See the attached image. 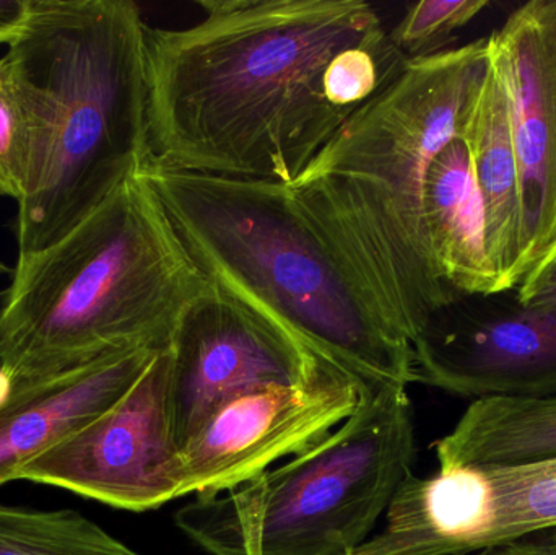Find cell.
<instances>
[{"mask_svg":"<svg viewBox=\"0 0 556 555\" xmlns=\"http://www.w3.org/2000/svg\"><path fill=\"white\" fill-rule=\"evenodd\" d=\"M368 390L327 371L306 383L269 384L230 398L179 452V497L231 491L274 463L301 455L342 426Z\"/></svg>","mask_w":556,"mask_h":555,"instance_id":"cell-8","label":"cell"},{"mask_svg":"<svg viewBox=\"0 0 556 555\" xmlns=\"http://www.w3.org/2000/svg\"><path fill=\"white\" fill-rule=\"evenodd\" d=\"M424 209L428 243L446 286L459 297L498 293V277L486 250L485 212L460 136L431 163Z\"/></svg>","mask_w":556,"mask_h":555,"instance_id":"cell-15","label":"cell"},{"mask_svg":"<svg viewBox=\"0 0 556 555\" xmlns=\"http://www.w3.org/2000/svg\"><path fill=\"white\" fill-rule=\"evenodd\" d=\"M539 540L544 541V543H547L548 546L554 547L556 551V528L554 530L545 531V533L538 534Z\"/></svg>","mask_w":556,"mask_h":555,"instance_id":"cell-23","label":"cell"},{"mask_svg":"<svg viewBox=\"0 0 556 555\" xmlns=\"http://www.w3.org/2000/svg\"><path fill=\"white\" fill-rule=\"evenodd\" d=\"M489 5V0H420L407 5L389 38L407 61L430 58L446 51L454 33Z\"/></svg>","mask_w":556,"mask_h":555,"instance_id":"cell-18","label":"cell"},{"mask_svg":"<svg viewBox=\"0 0 556 555\" xmlns=\"http://www.w3.org/2000/svg\"><path fill=\"white\" fill-rule=\"evenodd\" d=\"M414 459L407 388H375L326 439L240 488L198 495L175 524L212 555H353Z\"/></svg>","mask_w":556,"mask_h":555,"instance_id":"cell-6","label":"cell"},{"mask_svg":"<svg viewBox=\"0 0 556 555\" xmlns=\"http://www.w3.org/2000/svg\"><path fill=\"white\" fill-rule=\"evenodd\" d=\"M489 65V38L408 61L290 186L410 344L460 299L431 254L425 186L438 153L459 136Z\"/></svg>","mask_w":556,"mask_h":555,"instance_id":"cell-3","label":"cell"},{"mask_svg":"<svg viewBox=\"0 0 556 555\" xmlns=\"http://www.w3.org/2000/svg\"><path fill=\"white\" fill-rule=\"evenodd\" d=\"M168 357L169 427L178 452L230 398L333 371L212 283L179 321Z\"/></svg>","mask_w":556,"mask_h":555,"instance_id":"cell-10","label":"cell"},{"mask_svg":"<svg viewBox=\"0 0 556 555\" xmlns=\"http://www.w3.org/2000/svg\"><path fill=\"white\" fill-rule=\"evenodd\" d=\"M211 282L142 173L41 253L0 305V371L36 383L132 349L168 348Z\"/></svg>","mask_w":556,"mask_h":555,"instance_id":"cell-5","label":"cell"},{"mask_svg":"<svg viewBox=\"0 0 556 555\" xmlns=\"http://www.w3.org/2000/svg\"><path fill=\"white\" fill-rule=\"evenodd\" d=\"M502 75L519 173L518 280L556 240V0H531L489 36Z\"/></svg>","mask_w":556,"mask_h":555,"instance_id":"cell-11","label":"cell"},{"mask_svg":"<svg viewBox=\"0 0 556 555\" xmlns=\"http://www.w3.org/2000/svg\"><path fill=\"white\" fill-rule=\"evenodd\" d=\"M10 269L5 266V264L0 263V274H9Z\"/></svg>","mask_w":556,"mask_h":555,"instance_id":"cell-24","label":"cell"},{"mask_svg":"<svg viewBox=\"0 0 556 555\" xmlns=\"http://www.w3.org/2000/svg\"><path fill=\"white\" fill-rule=\"evenodd\" d=\"M440 466H516L556 459V398L472 401L437 443Z\"/></svg>","mask_w":556,"mask_h":555,"instance_id":"cell-16","label":"cell"},{"mask_svg":"<svg viewBox=\"0 0 556 555\" xmlns=\"http://www.w3.org/2000/svg\"><path fill=\"white\" fill-rule=\"evenodd\" d=\"M516 300L531 308H556V240L515 289Z\"/></svg>","mask_w":556,"mask_h":555,"instance_id":"cell-20","label":"cell"},{"mask_svg":"<svg viewBox=\"0 0 556 555\" xmlns=\"http://www.w3.org/2000/svg\"><path fill=\"white\" fill-rule=\"evenodd\" d=\"M417 380L469 400L556 398V308L460 297L412 342Z\"/></svg>","mask_w":556,"mask_h":555,"instance_id":"cell-9","label":"cell"},{"mask_svg":"<svg viewBox=\"0 0 556 555\" xmlns=\"http://www.w3.org/2000/svg\"><path fill=\"white\" fill-rule=\"evenodd\" d=\"M29 0H0V46L13 41L28 18Z\"/></svg>","mask_w":556,"mask_h":555,"instance_id":"cell-21","label":"cell"},{"mask_svg":"<svg viewBox=\"0 0 556 555\" xmlns=\"http://www.w3.org/2000/svg\"><path fill=\"white\" fill-rule=\"evenodd\" d=\"M205 279L327 370L369 390L417 380L408 339L293 189L142 169Z\"/></svg>","mask_w":556,"mask_h":555,"instance_id":"cell-2","label":"cell"},{"mask_svg":"<svg viewBox=\"0 0 556 555\" xmlns=\"http://www.w3.org/2000/svg\"><path fill=\"white\" fill-rule=\"evenodd\" d=\"M147 26V165L290 188L407 67L363 0H199Z\"/></svg>","mask_w":556,"mask_h":555,"instance_id":"cell-1","label":"cell"},{"mask_svg":"<svg viewBox=\"0 0 556 555\" xmlns=\"http://www.w3.org/2000/svg\"><path fill=\"white\" fill-rule=\"evenodd\" d=\"M479 555H556V551L544 541L539 540L538 537H534L503 544V546L483 551Z\"/></svg>","mask_w":556,"mask_h":555,"instance_id":"cell-22","label":"cell"},{"mask_svg":"<svg viewBox=\"0 0 556 555\" xmlns=\"http://www.w3.org/2000/svg\"><path fill=\"white\" fill-rule=\"evenodd\" d=\"M147 26L132 0H29L2 55L31 124L18 260L58 243L149 163Z\"/></svg>","mask_w":556,"mask_h":555,"instance_id":"cell-4","label":"cell"},{"mask_svg":"<svg viewBox=\"0 0 556 555\" xmlns=\"http://www.w3.org/2000/svg\"><path fill=\"white\" fill-rule=\"evenodd\" d=\"M503 546L502 502L490 466L412 472L386 512V525L353 555H466Z\"/></svg>","mask_w":556,"mask_h":555,"instance_id":"cell-12","label":"cell"},{"mask_svg":"<svg viewBox=\"0 0 556 555\" xmlns=\"http://www.w3.org/2000/svg\"><path fill=\"white\" fill-rule=\"evenodd\" d=\"M459 136L469 150L473 179L485 212L486 250L498 277V293L511 292L519 286L518 160L508 97L492 61Z\"/></svg>","mask_w":556,"mask_h":555,"instance_id":"cell-14","label":"cell"},{"mask_svg":"<svg viewBox=\"0 0 556 555\" xmlns=\"http://www.w3.org/2000/svg\"><path fill=\"white\" fill-rule=\"evenodd\" d=\"M0 555H142L75 510L0 504Z\"/></svg>","mask_w":556,"mask_h":555,"instance_id":"cell-17","label":"cell"},{"mask_svg":"<svg viewBox=\"0 0 556 555\" xmlns=\"http://www.w3.org/2000/svg\"><path fill=\"white\" fill-rule=\"evenodd\" d=\"M156 352L132 349L48 380L9 387L0 398V485L16 481L23 466L106 413L139 381Z\"/></svg>","mask_w":556,"mask_h":555,"instance_id":"cell-13","label":"cell"},{"mask_svg":"<svg viewBox=\"0 0 556 555\" xmlns=\"http://www.w3.org/2000/svg\"><path fill=\"white\" fill-rule=\"evenodd\" d=\"M31 166V124L18 87L0 58V198L22 199Z\"/></svg>","mask_w":556,"mask_h":555,"instance_id":"cell-19","label":"cell"},{"mask_svg":"<svg viewBox=\"0 0 556 555\" xmlns=\"http://www.w3.org/2000/svg\"><path fill=\"white\" fill-rule=\"evenodd\" d=\"M168 348L106 413L23 466L18 479L54 485L110 507L147 512L179 497L169 427Z\"/></svg>","mask_w":556,"mask_h":555,"instance_id":"cell-7","label":"cell"}]
</instances>
